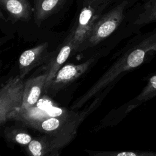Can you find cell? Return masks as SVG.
Instances as JSON below:
<instances>
[{
	"label": "cell",
	"instance_id": "obj_1",
	"mask_svg": "<svg viewBox=\"0 0 156 156\" xmlns=\"http://www.w3.org/2000/svg\"><path fill=\"white\" fill-rule=\"evenodd\" d=\"M155 53L156 32H154L121 55L90 88V92L96 95L120 75L149 62Z\"/></svg>",
	"mask_w": 156,
	"mask_h": 156
},
{
	"label": "cell",
	"instance_id": "obj_2",
	"mask_svg": "<svg viewBox=\"0 0 156 156\" xmlns=\"http://www.w3.org/2000/svg\"><path fill=\"white\" fill-rule=\"evenodd\" d=\"M87 113L88 111L80 112L76 118L61 130L33 138L26 146L29 156H48L68 145L73 140L79 125Z\"/></svg>",
	"mask_w": 156,
	"mask_h": 156
},
{
	"label": "cell",
	"instance_id": "obj_3",
	"mask_svg": "<svg viewBox=\"0 0 156 156\" xmlns=\"http://www.w3.org/2000/svg\"><path fill=\"white\" fill-rule=\"evenodd\" d=\"M25 81L20 75L9 78L0 89V124L15 119L22 109Z\"/></svg>",
	"mask_w": 156,
	"mask_h": 156
},
{
	"label": "cell",
	"instance_id": "obj_4",
	"mask_svg": "<svg viewBox=\"0 0 156 156\" xmlns=\"http://www.w3.org/2000/svg\"><path fill=\"white\" fill-rule=\"evenodd\" d=\"M127 5V1H124L99 18L79 50L94 46L110 36L122 22Z\"/></svg>",
	"mask_w": 156,
	"mask_h": 156
},
{
	"label": "cell",
	"instance_id": "obj_5",
	"mask_svg": "<svg viewBox=\"0 0 156 156\" xmlns=\"http://www.w3.org/2000/svg\"><path fill=\"white\" fill-rule=\"evenodd\" d=\"M96 57H91L79 64L69 63L62 66L52 79L46 85L44 92L55 96L61 90L68 87L83 74L94 63Z\"/></svg>",
	"mask_w": 156,
	"mask_h": 156
},
{
	"label": "cell",
	"instance_id": "obj_6",
	"mask_svg": "<svg viewBox=\"0 0 156 156\" xmlns=\"http://www.w3.org/2000/svg\"><path fill=\"white\" fill-rule=\"evenodd\" d=\"M102 7L85 5L82 9L77 23L71 31L76 52L79 51L80 46L88 37L94 25L99 18Z\"/></svg>",
	"mask_w": 156,
	"mask_h": 156
},
{
	"label": "cell",
	"instance_id": "obj_7",
	"mask_svg": "<svg viewBox=\"0 0 156 156\" xmlns=\"http://www.w3.org/2000/svg\"><path fill=\"white\" fill-rule=\"evenodd\" d=\"M47 42L41 43L32 48L24 51L18 59L20 76L24 77L34 68L49 59L51 53L48 51Z\"/></svg>",
	"mask_w": 156,
	"mask_h": 156
},
{
	"label": "cell",
	"instance_id": "obj_8",
	"mask_svg": "<svg viewBox=\"0 0 156 156\" xmlns=\"http://www.w3.org/2000/svg\"><path fill=\"white\" fill-rule=\"evenodd\" d=\"M80 113V112L65 110L64 112L58 115L34 121L26 126L32 129L37 130L44 134H50L63 129L76 118L79 115Z\"/></svg>",
	"mask_w": 156,
	"mask_h": 156
},
{
	"label": "cell",
	"instance_id": "obj_9",
	"mask_svg": "<svg viewBox=\"0 0 156 156\" xmlns=\"http://www.w3.org/2000/svg\"><path fill=\"white\" fill-rule=\"evenodd\" d=\"M48 74L46 72L31 77L25 81L23 110L35 107L43 91L46 84Z\"/></svg>",
	"mask_w": 156,
	"mask_h": 156
},
{
	"label": "cell",
	"instance_id": "obj_10",
	"mask_svg": "<svg viewBox=\"0 0 156 156\" xmlns=\"http://www.w3.org/2000/svg\"><path fill=\"white\" fill-rule=\"evenodd\" d=\"M76 52L71 32L66 38L63 46L60 48L58 53L50 58L46 66V71L48 74L46 85L52 79L57 71L62 67L63 63L66 61L69 57Z\"/></svg>",
	"mask_w": 156,
	"mask_h": 156
},
{
	"label": "cell",
	"instance_id": "obj_11",
	"mask_svg": "<svg viewBox=\"0 0 156 156\" xmlns=\"http://www.w3.org/2000/svg\"><path fill=\"white\" fill-rule=\"evenodd\" d=\"M0 5L13 22H27L31 18L32 7L29 0H0Z\"/></svg>",
	"mask_w": 156,
	"mask_h": 156
},
{
	"label": "cell",
	"instance_id": "obj_12",
	"mask_svg": "<svg viewBox=\"0 0 156 156\" xmlns=\"http://www.w3.org/2000/svg\"><path fill=\"white\" fill-rule=\"evenodd\" d=\"M145 81L146 85L140 93L122 106V115L128 114L142 104L156 97V71L149 74Z\"/></svg>",
	"mask_w": 156,
	"mask_h": 156
},
{
	"label": "cell",
	"instance_id": "obj_13",
	"mask_svg": "<svg viewBox=\"0 0 156 156\" xmlns=\"http://www.w3.org/2000/svg\"><path fill=\"white\" fill-rule=\"evenodd\" d=\"M67 0H34V21L40 27L43 21L58 11Z\"/></svg>",
	"mask_w": 156,
	"mask_h": 156
},
{
	"label": "cell",
	"instance_id": "obj_14",
	"mask_svg": "<svg viewBox=\"0 0 156 156\" xmlns=\"http://www.w3.org/2000/svg\"><path fill=\"white\" fill-rule=\"evenodd\" d=\"M4 135L7 140L21 146H27L33 140L32 136L21 126H7L5 128Z\"/></svg>",
	"mask_w": 156,
	"mask_h": 156
},
{
	"label": "cell",
	"instance_id": "obj_15",
	"mask_svg": "<svg viewBox=\"0 0 156 156\" xmlns=\"http://www.w3.org/2000/svg\"><path fill=\"white\" fill-rule=\"evenodd\" d=\"M90 156H156V151H95L85 149Z\"/></svg>",
	"mask_w": 156,
	"mask_h": 156
},
{
	"label": "cell",
	"instance_id": "obj_16",
	"mask_svg": "<svg viewBox=\"0 0 156 156\" xmlns=\"http://www.w3.org/2000/svg\"><path fill=\"white\" fill-rule=\"evenodd\" d=\"M156 20V2L152 5L149 6L146 10L139 15L134 24L137 25L146 24Z\"/></svg>",
	"mask_w": 156,
	"mask_h": 156
},
{
	"label": "cell",
	"instance_id": "obj_17",
	"mask_svg": "<svg viewBox=\"0 0 156 156\" xmlns=\"http://www.w3.org/2000/svg\"><path fill=\"white\" fill-rule=\"evenodd\" d=\"M108 1L110 0H84L83 4L93 7H100L105 5V4Z\"/></svg>",
	"mask_w": 156,
	"mask_h": 156
},
{
	"label": "cell",
	"instance_id": "obj_18",
	"mask_svg": "<svg viewBox=\"0 0 156 156\" xmlns=\"http://www.w3.org/2000/svg\"><path fill=\"white\" fill-rule=\"evenodd\" d=\"M48 156H59V153H58V151H55L52 153H51V154H49V155Z\"/></svg>",
	"mask_w": 156,
	"mask_h": 156
}]
</instances>
